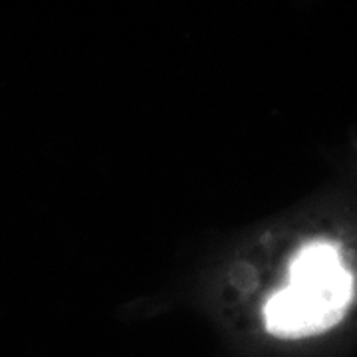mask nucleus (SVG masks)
I'll return each instance as SVG.
<instances>
[{"label":"nucleus","instance_id":"1","mask_svg":"<svg viewBox=\"0 0 357 357\" xmlns=\"http://www.w3.org/2000/svg\"><path fill=\"white\" fill-rule=\"evenodd\" d=\"M357 278L344 248L328 238L296 250L288 284L268 298L264 326L274 340L312 342L335 332L349 318Z\"/></svg>","mask_w":357,"mask_h":357}]
</instances>
